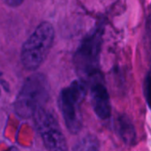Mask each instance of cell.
Instances as JSON below:
<instances>
[{
	"mask_svg": "<svg viewBox=\"0 0 151 151\" xmlns=\"http://www.w3.org/2000/svg\"><path fill=\"white\" fill-rule=\"evenodd\" d=\"M50 97V84L42 73L29 76L23 83L14 102V111L21 119L34 117Z\"/></svg>",
	"mask_w": 151,
	"mask_h": 151,
	"instance_id": "6da1fadb",
	"label": "cell"
},
{
	"mask_svg": "<svg viewBox=\"0 0 151 151\" xmlns=\"http://www.w3.org/2000/svg\"><path fill=\"white\" fill-rule=\"evenodd\" d=\"M34 119L35 127L47 150L68 151L65 135L52 111L44 107L41 108L35 113Z\"/></svg>",
	"mask_w": 151,
	"mask_h": 151,
	"instance_id": "5b68a950",
	"label": "cell"
},
{
	"mask_svg": "<svg viewBox=\"0 0 151 151\" xmlns=\"http://www.w3.org/2000/svg\"><path fill=\"white\" fill-rule=\"evenodd\" d=\"M104 28L96 27L80 44L74 57L73 63L81 80L88 83L100 76L99 59L103 42Z\"/></svg>",
	"mask_w": 151,
	"mask_h": 151,
	"instance_id": "3957f363",
	"label": "cell"
},
{
	"mask_svg": "<svg viewBox=\"0 0 151 151\" xmlns=\"http://www.w3.org/2000/svg\"><path fill=\"white\" fill-rule=\"evenodd\" d=\"M100 145L98 140L92 135H88L81 139L76 143L73 151H99Z\"/></svg>",
	"mask_w": 151,
	"mask_h": 151,
	"instance_id": "ba28073f",
	"label": "cell"
},
{
	"mask_svg": "<svg viewBox=\"0 0 151 151\" xmlns=\"http://www.w3.org/2000/svg\"><path fill=\"white\" fill-rule=\"evenodd\" d=\"M6 4H8L11 7H17L20 5L24 0H4Z\"/></svg>",
	"mask_w": 151,
	"mask_h": 151,
	"instance_id": "30bf717a",
	"label": "cell"
},
{
	"mask_svg": "<svg viewBox=\"0 0 151 151\" xmlns=\"http://www.w3.org/2000/svg\"><path fill=\"white\" fill-rule=\"evenodd\" d=\"M9 151H19L17 149H15V148H12V149H11Z\"/></svg>",
	"mask_w": 151,
	"mask_h": 151,
	"instance_id": "8fae6325",
	"label": "cell"
},
{
	"mask_svg": "<svg viewBox=\"0 0 151 151\" xmlns=\"http://www.w3.org/2000/svg\"><path fill=\"white\" fill-rule=\"evenodd\" d=\"M144 93L147 99V103L151 108V75L149 74L145 80L144 83Z\"/></svg>",
	"mask_w": 151,
	"mask_h": 151,
	"instance_id": "9c48e42d",
	"label": "cell"
},
{
	"mask_svg": "<svg viewBox=\"0 0 151 151\" xmlns=\"http://www.w3.org/2000/svg\"><path fill=\"white\" fill-rule=\"evenodd\" d=\"M116 130L122 141L128 145L135 142L136 132L133 122L126 115H119L116 121Z\"/></svg>",
	"mask_w": 151,
	"mask_h": 151,
	"instance_id": "52a82bcc",
	"label": "cell"
},
{
	"mask_svg": "<svg viewBox=\"0 0 151 151\" xmlns=\"http://www.w3.org/2000/svg\"><path fill=\"white\" fill-rule=\"evenodd\" d=\"M90 83L92 108L99 119H106L111 114V105L109 93L101 75L94 79Z\"/></svg>",
	"mask_w": 151,
	"mask_h": 151,
	"instance_id": "8992f818",
	"label": "cell"
},
{
	"mask_svg": "<svg viewBox=\"0 0 151 151\" xmlns=\"http://www.w3.org/2000/svg\"><path fill=\"white\" fill-rule=\"evenodd\" d=\"M87 84L82 80L74 81L67 88L62 89L59 95V109L65 126L72 134L79 133L82 127L81 106L87 94Z\"/></svg>",
	"mask_w": 151,
	"mask_h": 151,
	"instance_id": "277c9868",
	"label": "cell"
},
{
	"mask_svg": "<svg viewBox=\"0 0 151 151\" xmlns=\"http://www.w3.org/2000/svg\"><path fill=\"white\" fill-rule=\"evenodd\" d=\"M55 37L53 26L43 21L40 23L21 48L20 59L23 66L29 71L36 70L46 59Z\"/></svg>",
	"mask_w": 151,
	"mask_h": 151,
	"instance_id": "7a4b0ae2",
	"label": "cell"
}]
</instances>
